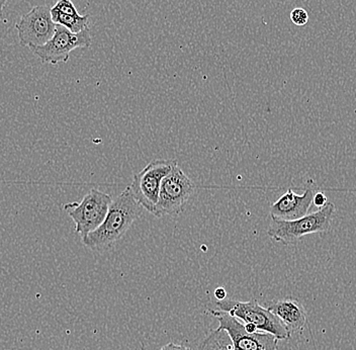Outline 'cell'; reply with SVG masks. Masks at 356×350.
<instances>
[{"mask_svg":"<svg viewBox=\"0 0 356 350\" xmlns=\"http://www.w3.org/2000/svg\"><path fill=\"white\" fill-rule=\"evenodd\" d=\"M289 17H291V22L298 26H305L309 22L308 13L302 8H297L291 10Z\"/></svg>","mask_w":356,"mask_h":350,"instance_id":"15","label":"cell"},{"mask_svg":"<svg viewBox=\"0 0 356 350\" xmlns=\"http://www.w3.org/2000/svg\"><path fill=\"white\" fill-rule=\"evenodd\" d=\"M215 296L217 299V301H222L227 298V292L224 287H218V289H215Z\"/></svg>","mask_w":356,"mask_h":350,"instance_id":"18","label":"cell"},{"mask_svg":"<svg viewBox=\"0 0 356 350\" xmlns=\"http://www.w3.org/2000/svg\"><path fill=\"white\" fill-rule=\"evenodd\" d=\"M197 350H234V344L227 331L218 328L204 338Z\"/></svg>","mask_w":356,"mask_h":350,"instance_id":"13","label":"cell"},{"mask_svg":"<svg viewBox=\"0 0 356 350\" xmlns=\"http://www.w3.org/2000/svg\"><path fill=\"white\" fill-rule=\"evenodd\" d=\"M175 165H177V160H152L139 173L134 175L131 191L135 200L149 213L154 212L162 182Z\"/></svg>","mask_w":356,"mask_h":350,"instance_id":"6","label":"cell"},{"mask_svg":"<svg viewBox=\"0 0 356 350\" xmlns=\"http://www.w3.org/2000/svg\"><path fill=\"white\" fill-rule=\"evenodd\" d=\"M334 215L335 206L332 202H327L326 206L300 219L284 221L271 218L267 235L271 239L289 246L297 243L304 236L330 230Z\"/></svg>","mask_w":356,"mask_h":350,"instance_id":"3","label":"cell"},{"mask_svg":"<svg viewBox=\"0 0 356 350\" xmlns=\"http://www.w3.org/2000/svg\"><path fill=\"white\" fill-rule=\"evenodd\" d=\"M267 309L288 328L289 331L298 332L304 328L307 323L306 310L295 299H284L269 305Z\"/></svg>","mask_w":356,"mask_h":350,"instance_id":"11","label":"cell"},{"mask_svg":"<svg viewBox=\"0 0 356 350\" xmlns=\"http://www.w3.org/2000/svg\"><path fill=\"white\" fill-rule=\"evenodd\" d=\"M327 197L324 193L322 191H319V193H316L315 196H314L313 205H315L318 208H322V207L326 206L327 205Z\"/></svg>","mask_w":356,"mask_h":350,"instance_id":"16","label":"cell"},{"mask_svg":"<svg viewBox=\"0 0 356 350\" xmlns=\"http://www.w3.org/2000/svg\"><path fill=\"white\" fill-rule=\"evenodd\" d=\"M51 10L57 11V13H63V15H79L74 3L71 0H58L54 6Z\"/></svg>","mask_w":356,"mask_h":350,"instance_id":"14","label":"cell"},{"mask_svg":"<svg viewBox=\"0 0 356 350\" xmlns=\"http://www.w3.org/2000/svg\"><path fill=\"white\" fill-rule=\"evenodd\" d=\"M160 350H193L189 349L188 347H184V345L175 344V343H168V344L164 345Z\"/></svg>","mask_w":356,"mask_h":350,"instance_id":"17","label":"cell"},{"mask_svg":"<svg viewBox=\"0 0 356 350\" xmlns=\"http://www.w3.org/2000/svg\"><path fill=\"white\" fill-rule=\"evenodd\" d=\"M315 193V184L312 180L308 182L302 195H296L293 189H289L277 202L271 205L270 218L293 221L305 217L308 215L309 209L313 205Z\"/></svg>","mask_w":356,"mask_h":350,"instance_id":"10","label":"cell"},{"mask_svg":"<svg viewBox=\"0 0 356 350\" xmlns=\"http://www.w3.org/2000/svg\"><path fill=\"white\" fill-rule=\"evenodd\" d=\"M8 0H0V13H2V10H3V6H6V2Z\"/></svg>","mask_w":356,"mask_h":350,"instance_id":"19","label":"cell"},{"mask_svg":"<svg viewBox=\"0 0 356 350\" xmlns=\"http://www.w3.org/2000/svg\"><path fill=\"white\" fill-rule=\"evenodd\" d=\"M56 26L57 24L53 22L51 8L39 6L22 15L15 28L22 46L32 49L48 43L54 35Z\"/></svg>","mask_w":356,"mask_h":350,"instance_id":"9","label":"cell"},{"mask_svg":"<svg viewBox=\"0 0 356 350\" xmlns=\"http://www.w3.org/2000/svg\"><path fill=\"white\" fill-rule=\"evenodd\" d=\"M221 311L227 312L233 317L243 322L245 328L251 333L266 332L275 336L278 340H288L291 332L267 308L262 307L257 301L247 302L226 298L216 303Z\"/></svg>","mask_w":356,"mask_h":350,"instance_id":"2","label":"cell"},{"mask_svg":"<svg viewBox=\"0 0 356 350\" xmlns=\"http://www.w3.org/2000/svg\"><path fill=\"white\" fill-rule=\"evenodd\" d=\"M92 43L90 30L74 33L64 26L57 24L52 39L44 46L32 48V52L40 58L44 63L56 64L67 62L70 53L78 48H89Z\"/></svg>","mask_w":356,"mask_h":350,"instance_id":"7","label":"cell"},{"mask_svg":"<svg viewBox=\"0 0 356 350\" xmlns=\"http://www.w3.org/2000/svg\"><path fill=\"white\" fill-rule=\"evenodd\" d=\"M113 202L108 193L99 189H91L81 202H69L64 211L75 224V232L83 239L102 224Z\"/></svg>","mask_w":356,"mask_h":350,"instance_id":"5","label":"cell"},{"mask_svg":"<svg viewBox=\"0 0 356 350\" xmlns=\"http://www.w3.org/2000/svg\"><path fill=\"white\" fill-rule=\"evenodd\" d=\"M143 207L135 200L130 186L111 202L108 215L97 230L82 239L88 248L93 251H106L113 248L122 239L134 223L143 213Z\"/></svg>","mask_w":356,"mask_h":350,"instance_id":"1","label":"cell"},{"mask_svg":"<svg viewBox=\"0 0 356 350\" xmlns=\"http://www.w3.org/2000/svg\"><path fill=\"white\" fill-rule=\"evenodd\" d=\"M197 186L175 165L164 178L160 189L159 198L153 215L157 218L177 216L181 214L197 193Z\"/></svg>","mask_w":356,"mask_h":350,"instance_id":"4","label":"cell"},{"mask_svg":"<svg viewBox=\"0 0 356 350\" xmlns=\"http://www.w3.org/2000/svg\"><path fill=\"white\" fill-rule=\"evenodd\" d=\"M0 350H11V349H0Z\"/></svg>","mask_w":356,"mask_h":350,"instance_id":"21","label":"cell"},{"mask_svg":"<svg viewBox=\"0 0 356 350\" xmlns=\"http://www.w3.org/2000/svg\"><path fill=\"white\" fill-rule=\"evenodd\" d=\"M51 15L56 24L64 26L70 32L78 33L89 29L88 15H68L51 10Z\"/></svg>","mask_w":356,"mask_h":350,"instance_id":"12","label":"cell"},{"mask_svg":"<svg viewBox=\"0 0 356 350\" xmlns=\"http://www.w3.org/2000/svg\"><path fill=\"white\" fill-rule=\"evenodd\" d=\"M211 316L219 321V328L224 329L230 336L234 347L241 350H277L278 340L266 332L251 333L243 323L227 312L209 309Z\"/></svg>","mask_w":356,"mask_h":350,"instance_id":"8","label":"cell"},{"mask_svg":"<svg viewBox=\"0 0 356 350\" xmlns=\"http://www.w3.org/2000/svg\"><path fill=\"white\" fill-rule=\"evenodd\" d=\"M141 350H147L143 342L141 343Z\"/></svg>","mask_w":356,"mask_h":350,"instance_id":"20","label":"cell"}]
</instances>
